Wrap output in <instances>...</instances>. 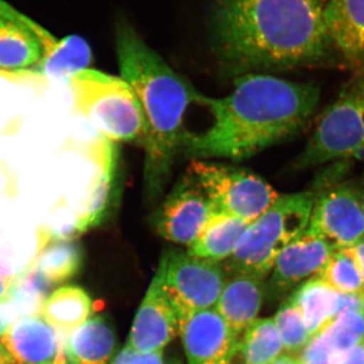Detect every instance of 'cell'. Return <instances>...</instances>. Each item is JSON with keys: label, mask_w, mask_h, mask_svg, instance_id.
<instances>
[{"label": "cell", "mask_w": 364, "mask_h": 364, "mask_svg": "<svg viewBox=\"0 0 364 364\" xmlns=\"http://www.w3.org/2000/svg\"><path fill=\"white\" fill-rule=\"evenodd\" d=\"M14 277H9L6 273L0 272V301L7 299L11 287L14 286Z\"/></svg>", "instance_id": "obj_35"}, {"label": "cell", "mask_w": 364, "mask_h": 364, "mask_svg": "<svg viewBox=\"0 0 364 364\" xmlns=\"http://www.w3.org/2000/svg\"><path fill=\"white\" fill-rule=\"evenodd\" d=\"M284 350L274 320L256 318L242 336L239 355L245 364H270Z\"/></svg>", "instance_id": "obj_25"}, {"label": "cell", "mask_w": 364, "mask_h": 364, "mask_svg": "<svg viewBox=\"0 0 364 364\" xmlns=\"http://www.w3.org/2000/svg\"><path fill=\"white\" fill-rule=\"evenodd\" d=\"M334 355L331 345L323 332L314 335L306 346L299 351V364H330Z\"/></svg>", "instance_id": "obj_30"}, {"label": "cell", "mask_w": 364, "mask_h": 364, "mask_svg": "<svg viewBox=\"0 0 364 364\" xmlns=\"http://www.w3.org/2000/svg\"><path fill=\"white\" fill-rule=\"evenodd\" d=\"M92 301L85 289L66 286L56 289L46 299L41 317L67 338L79 326L90 318Z\"/></svg>", "instance_id": "obj_21"}, {"label": "cell", "mask_w": 364, "mask_h": 364, "mask_svg": "<svg viewBox=\"0 0 364 364\" xmlns=\"http://www.w3.org/2000/svg\"><path fill=\"white\" fill-rule=\"evenodd\" d=\"M158 269L177 318L215 308L226 284V272L219 262L195 257L178 249L164 252Z\"/></svg>", "instance_id": "obj_8"}, {"label": "cell", "mask_w": 364, "mask_h": 364, "mask_svg": "<svg viewBox=\"0 0 364 364\" xmlns=\"http://www.w3.org/2000/svg\"><path fill=\"white\" fill-rule=\"evenodd\" d=\"M109 364H165L163 351L140 352L126 344Z\"/></svg>", "instance_id": "obj_31"}, {"label": "cell", "mask_w": 364, "mask_h": 364, "mask_svg": "<svg viewBox=\"0 0 364 364\" xmlns=\"http://www.w3.org/2000/svg\"><path fill=\"white\" fill-rule=\"evenodd\" d=\"M251 223L214 210L196 240L188 246V253L214 262L227 260L233 254Z\"/></svg>", "instance_id": "obj_20"}, {"label": "cell", "mask_w": 364, "mask_h": 364, "mask_svg": "<svg viewBox=\"0 0 364 364\" xmlns=\"http://www.w3.org/2000/svg\"><path fill=\"white\" fill-rule=\"evenodd\" d=\"M314 200L312 191L279 196L251 223L233 254L225 260V272L264 279L279 254L308 227Z\"/></svg>", "instance_id": "obj_4"}, {"label": "cell", "mask_w": 364, "mask_h": 364, "mask_svg": "<svg viewBox=\"0 0 364 364\" xmlns=\"http://www.w3.org/2000/svg\"><path fill=\"white\" fill-rule=\"evenodd\" d=\"M65 340L43 318L23 317L1 337V344L16 364H54L67 359Z\"/></svg>", "instance_id": "obj_13"}, {"label": "cell", "mask_w": 364, "mask_h": 364, "mask_svg": "<svg viewBox=\"0 0 364 364\" xmlns=\"http://www.w3.org/2000/svg\"><path fill=\"white\" fill-rule=\"evenodd\" d=\"M214 210L200 184L188 174L157 208L155 229L166 240L188 247Z\"/></svg>", "instance_id": "obj_11"}, {"label": "cell", "mask_w": 364, "mask_h": 364, "mask_svg": "<svg viewBox=\"0 0 364 364\" xmlns=\"http://www.w3.org/2000/svg\"><path fill=\"white\" fill-rule=\"evenodd\" d=\"M168 364H183L179 358H173L171 361H169Z\"/></svg>", "instance_id": "obj_40"}, {"label": "cell", "mask_w": 364, "mask_h": 364, "mask_svg": "<svg viewBox=\"0 0 364 364\" xmlns=\"http://www.w3.org/2000/svg\"><path fill=\"white\" fill-rule=\"evenodd\" d=\"M178 326L188 364H230L238 354L242 337L215 308L186 314Z\"/></svg>", "instance_id": "obj_10"}, {"label": "cell", "mask_w": 364, "mask_h": 364, "mask_svg": "<svg viewBox=\"0 0 364 364\" xmlns=\"http://www.w3.org/2000/svg\"><path fill=\"white\" fill-rule=\"evenodd\" d=\"M238 353H239V352H238ZM230 364H245V363H244V361L242 360L241 356L239 355V354H237V355L235 356V358L233 359V360L231 361V363H230Z\"/></svg>", "instance_id": "obj_39"}, {"label": "cell", "mask_w": 364, "mask_h": 364, "mask_svg": "<svg viewBox=\"0 0 364 364\" xmlns=\"http://www.w3.org/2000/svg\"><path fill=\"white\" fill-rule=\"evenodd\" d=\"M354 254H355L356 259H358L359 268H360L361 274H363L364 280V238L359 241L355 246L352 247Z\"/></svg>", "instance_id": "obj_36"}, {"label": "cell", "mask_w": 364, "mask_h": 364, "mask_svg": "<svg viewBox=\"0 0 364 364\" xmlns=\"http://www.w3.org/2000/svg\"><path fill=\"white\" fill-rule=\"evenodd\" d=\"M74 107L112 142L144 146L147 124L133 87L121 76L85 69L69 79Z\"/></svg>", "instance_id": "obj_5"}, {"label": "cell", "mask_w": 364, "mask_h": 364, "mask_svg": "<svg viewBox=\"0 0 364 364\" xmlns=\"http://www.w3.org/2000/svg\"><path fill=\"white\" fill-rule=\"evenodd\" d=\"M363 205H364V195L363 196Z\"/></svg>", "instance_id": "obj_42"}, {"label": "cell", "mask_w": 364, "mask_h": 364, "mask_svg": "<svg viewBox=\"0 0 364 364\" xmlns=\"http://www.w3.org/2000/svg\"><path fill=\"white\" fill-rule=\"evenodd\" d=\"M52 284L33 267L14 279L7 299L18 308L21 317H37L42 312Z\"/></svg>", "instance_id": "obj_27"}, {"label": "cell", "mask_w": 364, "mask_h": 364, "mask_svg": "<svg viewBox=\"0 0 364 364\" xmlns=\"http://www.w3.org/2000/svg\"><path fill=\"white\" fill-rule=\"evenodd\" d=\"M332 44L356 73L364 74V0H326Z\"/></svg>", "instance_id": "obj_16"}, {"label": "cell", "mask_w": 364, "mask_h": 364, "mask_svg": "<svg viewBox=\"0 0 364 364\" xmlns=\"http://www.w3.org/2000/svg\"><path fill=\"white\" fill-rule=\"evenodd\" d=\"M348 312L364 314V294L337 293L336 306H335V312L333 315V322L342 314Z\"/></svg>", "instance_id": "obj_32"}, {"label": "cell", "mask_w": 364, "mask_h": 364, "mask_svg": "<svg viewBox=\"0 0 364 364\" xmlns=\"http://www.w3.org/2000/svg\"><path fill=\"white\" fill-rule=\"evenodd\" d=\"M337 293L364 294V280L352 248L335 249L318 274Z\"/></svg>", "instance_id": "obj_26"}, {"label": "cell", "mask_w": 364, "mask_h": 364, "mask_svg": "<svg viewBox=\"0 0 364 364\" xmlns=\"http://www.w3.org/2000/svg\"><path fill=\"white\" fill-rule=\"evenodd\" d=\"M270 364H299L298 359L291 354H284Z\"/></svg>", "instance_id": "obj_38"}, {"label": "cell", "mask_w": 364, "mask_h": 364, "mask_svg": "<svg viewBox=\"0 0 364 364\" xmlns=\"http://www.w3.org/2000/svg\"><path fill=\"white\" fill-rule=\"evenodd\" d=\"M92 54L90 45L78 36H69L59 41L56 49L41 60L40 73L57 81H69L79 71L87 69Z\"/></svg>", "instance_id": "obj_24"}, {"label": "cell", "mask_w": 364, "mask_h": 364, "mask_svg": "<svg viewBox=\"0 0 364 364\" xmlns=\"http://www.w3.org/2000/svg\"><path fill=\"white\" fill-rule=\"evenodd\" d=\"M54 364H70V363H69V361L67 360V359H64V360L58 361V363H56Z\"/></svg>", "instance_id": "obj_41"}, {"label": "cell", "mask_w": 364, "mask_h": 364, "mask_svg": "<svg viewBox=\"0 0 364 364\" xmlns=\"http://www.w3.org/2000/svg\"><path fill=\"white\" fill-rule=\"evenodd\" d=\"M188 173L200 184L215 212L247 221H255L279 198L264 179L233 165L193 159Z\"/></svg>", "instance_id": "obj_7"}, {"label": "cell", "mask_w": 364, "mask_h": 364, "mask_svg": "<svg viewBox=\"0 0 364 364\" xmlns=\"http://www.w3.org/2000/svg\"><path fill=\"white\" fill-rule=\"evenodd\" d=\"M37 23L0 0V67L23 69L38 65L43 48L35 32Z\"/></svg>", "instance_id": "obj_15"}, {"label": "cell", "mask_w": 364, "mask_h": 364, "mask_svg": "<svg viewBox=\"0 0 364 364\" xmlns=\"http://www.w3.org/2000/svg\"><path fill=\"white\" fill-rule=\"evenodd\" d=\"M330 364H364V340L348 350L334 353Z\"/></svg>", "instance_id": "obj_34"}, {"label": "cell", "mask_w": 364, "mask_h": 364, "mask_svg": "<svg viewBox=\"0 0 364 364\" xmlns=\"http://www.w3.org/2000/svg\"><path fill=\"white\" fill-rule=\"evenodd\" d=\"M333 251L331 246L306 229L277 256L272 269L273 286L289 289L320 274Z\"/></svg>", "instance_id": "obj_14"}, {"label": "cell", "mask_w": 364, "mask_h": 364, "mask_svg": "<svg viewBox=\"0 0 364 364\" xmlns=\"http://www.w3.org/2000/svg\"><path fill=\"white\" fill-rule=\"evenodd\" d=\"M90 154L97 171L87 200L76 215L79 235L97 226L104 219L116 174L117 153L112 141L100 136L91 145Z\"/></svg>", "instance_id": "obj_17"}, {"label": "cell", "mask_w": 364, "mask_h": 364, "mask_svg": "<svg viewBox=\"0 0 364 364\" xmlns=\"http://www.w3.org/2000/svg\"><path fill=\"white\" fill-rule=\"evenodd\" d=\"M273 320L284 344V350L289 354H299L309 340L312 338L306 329L303 316L289 301L280 306Z\"/></svg>", "instance_id": "obj_28"}, {"label": "cell", "mask_w": 364, "mask_h": 364, "mask_svg": "<svg viewBox=\"0 0 364 364\" xmlns=\"http://www.w3.org/2000/svg\"><path fill=\"white\" fill-rule=\"evenodd\" d=\"M21 318V314L13 301L9 299L0 301V338Z\"/></svg>", "instance_id": "obj_33"}, {"label": "cell", "mask_w": 364, "mask_h": 364, "mask_svg": "<svg viewBox=\"0 0 364 364\" xmlns=\"http://www.w3.org/2000/svg\"><path fill=\"white\" fill-rule=\"evenodd\" d=\"M0 364H16L9 351L0 343Z\"/></svg>", "instance_id": "obj_37"}, {"label": "cell", "mask_w": 364, "mask_h": 364, "mask_svg": "<svg viewBox=\"0 0 364 364\" xmlns=\"http://www.w3.org/2000/svg\"><path fill=\"white\" fill-rule=\"evenodd\" d=\"M178 331V318L163 284L162 273L157 269L136 314L127 344L140 352L163 351Z\"/></svg>", "instance_id": "obj_12"}, {"label": "cell", "mask_w": 364, "mask_h": 364, "mask_svg": "<svg viewBox=\"0 0 364 364\" xmlns=\"http://www.w3.org/2000/svg\"><path fill=\"white\" fill-rule=\"evenodd\" d=\"M116 48L121 77L135 91L147 124L144 189L149 203H156L181 150L184 114L202 95L124 21L117 26Z\"/></svg>", "instance_id": "obj_3"}, {"label": "cell", "mask_w": 364, "mask_h": 364, "mask_svg": "<svg viewBox=\"0 0 364 364\" xmlns=\"http://www.w3.org/2000/svg\"><path fill=\"white\" fill-rule=\"evenodd\" d=\"M322 332L334 353L348 350L364 340V314H342Z\"/></svg>", "instance_id": "obj_29"}, {"label": "cell", "mask_w": 364, "mask_h": 364, "mask_svg": "<svg viewBox=\"0 0 364 364\" xmlns=\"http://www.w3.org/2000/svg\"><path fill=\"white\" fill-rule=\"evenodd\" d=\"M336 301L337 291L320 277H313L301 284L289 299L303 316L312 337L332 324Z\"/></svg>", "instance_id": "obj_22"}, {"label": "cell", "mask_w": 364, "mask_h": 364, "mask_svg": "<svg viewBox=\"0 0 364 364\" xmlns=\"http://www.w3.org/2000/svg\"><path fill=\"white\" fill-rule=\"evenodd\" d=\"M318 100L315 85L244 74L235 79L227 97L200 95L198 102L210 109L212 124L200 133L184 132L181 150L193 160L247 159L301 130Z\"/></svg>", "instance_id": "obj_2"}, {"label": "cell", "mask_w": 364, "mask_h": 364, "mask_svg": "<svg viewBox=\"0 0 364 364\" xmlns=\"http://www.w3.org/2000/svg\"><path fill=\"white\" fill-rule=\"evenodd\" d=\"M306 229L334 250L353 247L364 238L363 198L345 186L315 196Z\"/></svg>", "instance_id": "obj_9"}, {"label": "cell", "mask_w": 364, "mask_h": 364, "mask_svg": "<svg viewBox=\"0 0 364 364\" xmlns=\"http://www.w3.org/2000/svg\"><path fill=\"white\" fill-rule=\"evenodd\" d=\"M116 348L114 326L102 316L88 318L67 337L64 344L70 364H109Z\"/></svg>", "instance_id": "obj_19"}, {"label": "cell", "mask_w": 364, "mask_h": 364, "mask_svg": "<svg viewBox=\"0 0 364 364\" xmlns=\"http://www.w3.org/2000/svg\"><path fill=\"white\" fill-rule=\"evenodd\" d=\"M326 0H214L213 47L228 73L238 76L314 63L332 41Z\"/></svg>", "instance_id": "obj_1"}, {"label": "cell", "mask_w": 364, "mask_h": 364, "mask_svg": "<svg viewBox=\"0 0 364 364\" xmlns=\"http://www.w3.org/2000/svg\"><path fill=\"white\" fill-rule=\"evenodd\" d=\"M364 161V78L349 81L318 119L299 159L301 168L334 160Z\"/></svg>", "instance_id": "obj_6"}, {"label": "cell", "mask_w": 364, "mask_h": 364, "mask_svg": "<svg viewBox=\"0 0 364 364\" xmlns=\"http://www.w3.org/2000/svg\"><path fill=\"white\" fill-rule=\"evenodd\" d=\"M263 296L262 279L251 275L234 274L226 280L215 309L242 337L257 318Z\"/></svg>", "instance_id": "obj_18"}, {"label": "cell", "mask_w": 364, "mask_h": 364, "mask_svg": "<svg viewBox=\"0 0 364 364\" xmlns=\"http://www.w3.org/2000/svg\"><path fill=\"white\" fill-rule=\"evenodd\" d=\"M82 261V250L74 239L52 240L35 256L30 267L37 269L53 286L73 277Z\"/></svg>", "instance_id": "obj_23"}]
</instances>
